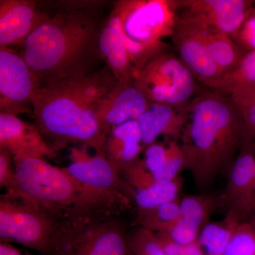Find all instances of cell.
<instances>
[{
  "label": "cell",
  "instance_id": "6da1fadb",
  "mask_svg": "<svg viewBox=\"0 0 255 255\" xmlns=\"http://www.w3.org/2000/svg\"><path fill=\"white\" fill-rule=\"evenodd\" d=\"M117 82L105 65L98 71L51 82L36 90L32 101L35 124L55 153L70 144L103 151L107 137L97 110Z\"/></svg>",
  "mask_w": 255,
  "mask_h": 255
},
{
  "label": "cell",
  "instance_id": "7a4b0ae2",
  "mask_svg": "<svg viewBox=\"0 0 255 255\" xmlns=\"http://www.w3.org/2000/svg\"><path fill=\"white\" fill-rule=\"evenodd\" d=\"M196 187L206 189L245 146V126L232 99L204 89L191 101L180 140Z\"/></svg>",
  "mask_w": 255,
  "mask_h": 255
},
{
  "label": "cell",
  "instance_id": "3957f363",
  "mask_svg": "<svg viewBox=\"0 0 255 255\" xmlns=\"http://www.w3.org/2000/svg\"><path fill=\"white\" fill-rule=\"evenodd\" d=\"M101 26L88 10L50 16L23 43L21 55L39 86L90 73Z\"/></svg>",
  "mask_w": 255,
  "mask_h": 255
},
{
  "label": "cell",
  "instance_id": "277c9868",
  "mask_svg": "<svg viewBox=\"0 0 255 255\" xmlns=\"http://www.w3.org/2000/svg\"><path fill=\"white\" fill-rule=\"evenodd\" d=\"M14 158L16 187L4 195L62 219H75L106 215L117 216L124 210L79 184L65 169L45 158Z\"/></svg>",
  "mask_w": 255,
  "mask_h": 255
},
{
  "label": "cell",
  "instance_id": "5b68a950",
  "mask_svg": "<svg viewBox=\"0 0 255 255\" xmlns=\"http://www.w3.org/2000/svg\"><path fill=\"white\" fill-rule=\"evenodd\" d=\"M112 11L119 18L124 45L135 74L151 59L173 48L162 39L173 33L177 0H123L116 3Z\"/></svg>",
  "mask_w": 255,
  "mask_h": 255
},
{
  "label": "cell",
  "instance_id": "8992f818",
  "mask_svg": "<svg viewBox=\"0 0 255 255\" xmlns=\"http://www.w3.org/2000/svg\"><path fill=\"white\" fill-rule=\"evenodd\" d=\"M51 255H132L128 234L116 216L97 215L69 219Z\"/></svg>",
  "mask_w": 255,
  "mask_h": 255
},
{
  "label": "cell",
  "instance_id": "52a82bcc",
  "mask_svg": "<svg viewBox=\"0 0 255 255\" xmlns=\"http://www.w3.org/2000/svg\"><path fill=\"white\" fill-rule=\"evenodd\" d=\"M68 220L4 194L1 196V242H12L43 255H51L58 234Z\"/></svg>",
  "mask_w": 255,
  "mask_h": 255
},
{
  "label": "cell",
  "instance_id": "ba28073f",
  "mask_svg": "<svg viewBox=\"0 0 255 255\" xmlns=\"http://www.w3.org/2000/svg\"><path fill=\"white\" fill-rule=\"evenodd\" d=\"M134 81L151 102L177 107L189 106L202 90L194 75L172 52L147 62L135 74Z\"/></svg>",
  "mask_w": 255,
  "mask_h": 255
},
{
  "label": "cell",
  "instance_id": "9c48e42d",
  "mask_svg": "<svg viewBox=\"0 0 255 255\" xmlns=\"http://www.w3.org/2000/svg\"><path fill=\"white\" fill-rule=\"evenodd\" d=\"M87 147L72 149V162L65 169L79 184L124 209L134 201L135 191L106 157L104 151L90 155Z\"/></svg>",
  "mask_w": 255,
  "mask_h": 255
},
{
  "label": "cell",
  "instance_id": "30bf717a",
  "mask_svg": "<svg viewBox=\"0 0 255 255\" xmlns=\"http://www.w3.org/2000/svg\"><path fill=\"white\" fill-rule=\"evenodd\" d=\"M39 83L21 53L0 48V113L32 114Z\"/></svg>",
  "mask_w": 255,
  "mask_h": 255
},
{
  "label": "cell",
  "instance_id": "8fae6325",
  "mask_svg": "<svg viewBox=\"0 0 255 255\" xmlns=\"http://www.w3.org/2000/svg\"><path fill=\"white\" fill-rule=\"evenodd\" d=\"M178 15L210 33L231 36L254 7V0H177Z\"/></svg>",
  "mask_w": 255,
  "mask_h": 255
},
{
  "label": "cell",
  "instance_id": "7c38bea8",
  "mask_svg": "<svg viewBox=\"0 0 255 255\" xmlns=\"http://www.w3.org/2000/svg\"><path fill=\"white\" fill-rule=\"evenodd\" d=\"M178 57L206 89L214 91L223 74L214 63L204 31L191 21L178 15L170 37Z\"/></svg>",
  "mask_w": 255,
  "mask_h": 255
},
{
  "label": "cell",
  "instance_id": "4fadbf2b",
  "mask_svg": "<svg viewBox=\"0 0 255 255\" xmlns=\"http://www.w3.org/2000/svg\"><path fill=\"white\" fill-rule=\"evenodd\" d=\"M221 205L243 220L255 210V149L253 142L242 147L228 169V182L220 196Z\"/></svg>",
  "mask_w": 255,
  "mask_h": 255
},
{
  "label": "cell",
  "instance_id": "5bb4252c",
  "mask_svg": "<svg viewBox=\"0 0 255 255\" xmlns=\"http://www.w3.org/2000/svg\"><path fill=\"white\" fill-rule=\"evenodd\" d=\"M152 103L134 79L118 80L104 97L97 110V118L106 137L114 127L137 121Z\"/></svg>",
  "mask_w": 255,
  "mask_h": 255
},
{
  "label": "cell",
  "instance_id": "9a60e30c",
  "mask_svg": "<svg viewBox=\"0 0 255 255\" xmlns=\"http://www.w3.org/2000/svg\"><path fill=\"white\" fill-rule=\"evenodd\" d=\"M50 16L33 1L1 0L0 48L23 44Z\"/></svg>",
  "mask_w": 255,
  "mask_h": 255
},
{
  "label": "cell",
  "instance_id": "2e32d148",
  "mask_svg": "<svg viewBox=\"0 0 255 255\" xmlns=\"http://www.w3.org/2000/svg\"><path fill=\"white\" fill-rule=\"evenodd\" d=\"M0 148L16 157H55L36 124L25 122L18 116L0 113Z\"/></svg>",
  "mask_w": 255,
  "mask_h": 255
},
{
  "label": "cell",
  "instance_id": "e0dca14e",
  "mask_svg": "<svg viewBox=\"0 0 255 255\" xmlns=\"http://www.w3.org/2000/svg\"><path fill=\"white\" fill-rule=\"evenodd\" d=\"M189 107H177L152 102L137 119L143 147L155 143L159 137L180 140L189 118Z\"/></svg>",
  "mask_w": 255,
  "mask_h": 255
},
{
  "label": "cell",
  "instance_id": "ac0fdd59",
  "mask_svg": "<svg viewBox=\"0 0 255 255\" xmlns=\"http://www.w3.org/2000/svg\"><path fill=\"white\" fill-rule=\"evenodd\" d=\"M98 51L119 81L134 79L135 70L124 45L119 18L114 11L101 26Z\"/></svg>",
  "mask_w": 255,
  "mask_h": 255
},
{
  "label": "cell",
  "instance_id": "d6986e66",
  "mask_svg": "<svg viewBox=\"0 0 255 255\" xmlns=\"http://www.w3.org/2000/svg\"><path fill=\"white\" fill-rule=\"evenodd\" d=\"M141 133L137 121L114 127L107 135L103 151L106 157L121 174L140 158L143 150Z\"/></svg>",
  "mask_w": 255,
  "mask_h": 255
},
{
  "label": "cell",
  "instance_id": "ffe728a7",
  "mask_svg": "<svg viewBox=\"0 0 255 255\" xmlns=\"http://www.w3.org/2000/svg\"><path fill=\"white\" fill-rule=\"evenodd\" d=\"M243 220L232 210L220 222L209 223L201 230L198 243L204 255H223L229 242Z\"/></svg>",
  "mask_w": 255,
  "mask_h": 255
},
{
  "label": "cell",
  "instance_id": "44dd1931",
  "mask_svg": "<svg viewBox=\"0 0 255 255\" xmlns=\"http://www.w3.org/2000/svg\"><path fill=\"white\" fill-rule=\"evenodd\" d=\"M219 205H221L220 196L215 194L185 196L179 200V221L186 227L200 234L201 230L209 223L210 217Z\"/></svg>",
  "mask_w": 255,
  "mask_h": 255
},
{
  "label": "cell",
  "instance_id": "7402d4cb",
  "mask_svg": "<svg viewBox=\"0 0 255 255\" xmlns=\"http://www.w3.org/2000/svg\"><path fill=\"white\" fill-rule=\"evenodd\" d=\"M203 31L211 57L223 75L234 70L247 52L242 50L229 35Z\"/></svg>",
  "mask_w": 255,
  "mask_h": 255
},
{
  "label": "cell",
  "instance_id": "603a6c76",
  "mask_svg": "<svg viewBox=\"0 0 255 255\" xmlns=\"http://www.w3.org/2000/svg\"><path fill=\"white\" fill-rule=\"evenodd\" d=\"M180 218L179 200L166 203L149 209H137L139 227L155 233H167Z\"/></svg>",
  "mask_w": 255,
  "mask_h": 255
},
{
  "label": "cell",
  "instance_id": "cb8c5ba5",
  "mask_svg": "<svg viewBox=\"0 0 255 255\" xmlns=\"http://www.w3.org/2000/svg\"><path fill=\"white\" fill-rule=\"evenodd\" d=\"M183 179H177L167 183L156 182L145 189L135 191V201L137 209H149L166 203L178 200L182 189Z\"/></svg>",
  "mask_w": 255,
  "mask_h": 255
},
{
  "label": "cell",
  "instance_id": "d4e9b609",
  "mask_svg": "<svg viewBox=\"0 0 255 255\" xmlns=\"http://www.w3.org/2000/svg\"><path fill=\"white\" fill-rule=\"evenodd\" d=\"M255 85V50L247 52L232 71L221 78L214 92L229 97L241 87Z\"/></svg>",
  "mask_w": 255,
  "mask_h": 255
},
{
  "label": "cell",
  "instance_id": "484cf974",
  "mask_svg": "<svg viewBox=\"0 0 255 255\" xmlns=\"http://www.w3.org/2000/svg\"><path fill=\"white\" fill-rule=\"evenodd\" d=\"M243 118L245 126V146L255 138V85L241 87L229 96Z\"/></svg>",
  "mask_w": 255,
  "mask_h": 255
},
{
  "label": "cell",
  "instance_id": "4316f807",
  "mask_svg": "<svg viewBox=\"0 0 255 255\" xmlns=\"http://www.w3.org/2000/svg\"><path fill=\"white\" fill-rule=\"evenodd\" d=\"M187 169V159L179 140H169V151L163 165L153 173L155 180L162 183L172 182Z\"/></svg>",
  "mask_w": 255,
  "mask_h": 255
},
{
  "label": "cell",
  "instance_id": "83f0119b",
  "mask_svg": "<svg viewBox=\"0 0 255 255\" xmlns=\"http://www.w3.org/2000/svg\"><path fill=\"white\" fill-rule=\"evenodd\" d=\"M128 243L132 255H167L157 234L138 227L128 234Z\"/></svg>",
  "mask_w": 255,
  "mask_h": 255
},
{
  "label": "cell",
  "instance_id": "f1b7e54d",
  "mask_svg": "<svg viewBox=\"0 0 255 255\" xmlns=\"http://www.w3.org/2000/svg\"><path fill=\"white\" fill-rule=\"evenodd\" d=\"M223 255H255V230L250 221H242Z\"/></svg>",
  "mask_w": 255,
  "mask_h": 255
},
{
  "label": "cell",
  "instance_id": "f546056e",
  "mask_svg": "<svg viewBox=\"0 0 255 255\" xmlns=\"http://www.w3.org/2000/svg\"><path fill=\"white\" fill-rule=\"evenodd\" d=\"M231 36L233 41L244 51L255 50V6Z\"/></svg>",
  "mask_w": 255,
  "mask_h": 255
},
{
  "label": "cell",
  "instance_id": "4dcf8cb0",
  "mask_svg": "<svg viewBox=\"0 0 255 255\" xmlns=\"http://www.w3.org/2000/svg\"><path fill=\"white\" fill-rule=\"evenodd\" d=\"M144 157L142 159L145 168L153 173L163 165L169 151V141L155 142L144 147Z\"/></svg>",
  "mask_w": 255,
  "mask_h": 255
},
{
  "label": "cell",
  "instance_id": "1f68e13d",
  "mask_svg": "<svg viewBox=\"0 0 255 255\" xmlns=\"http://www.w3.org/2000/svg\"><path fill=\"white\" fill-rule=\"evenodd\" d=\"M0 187L6 189V193L13 192L16 187L14 158L4 148H0Z\"/></svg>",
  "mask_w": 255,
  "mask_h": 255
},
{
  "label": "cell",
  "instance_id": "d6a6232c",
  "mask_svg": "<svg viewBox=\"0 0 255 255\" xmlns=\"http://www.w3.org/2000/svg\"><path fill=\"white\" fill-rule=\"evenodd\" d=\"M167 255H204L198 241L189 246L174 243L163 233H155Z\"/></svg>",
  "mask_w": 255,
  "mask_h": 255
},
{
  "label": "cell",
  "instance_id": "836d02e7",
  "mask_svg": "<svg viewBox=\"0 0 255 255\" xmlns=\"http://www.w3.org/2000/svg\"><path fill=\"white\" fill-rule=\"evenodd\" d=\"M0 255H32L28 253H22L9 243L1 242Z\"/></svg>",
  "mask_w": 255,
  "mask_h": 255
},
{
  "label": "cell",
  "instance_id": "e575fe53",
  "mask_svg": "<svg viewBox=\"0 0 255 255\" xmlns=\"http://www.w3.org/2000/svg\"><path fill=\"white\" fill-rule=\"evenodd\" d=\"M249 217L250 223H251L252 226H253V228H254L255 230V210L251 215H250Z\"/></svg>",
  "mask_w": 255,
  "mask_h": 255
},
{
  "label": "cell",
  "instance_id": "d590c367",
  "mask_svg": "<svg viewBox=\"0 0 255 255\" xmlns=\"http://www.w3.org/2000/svg\"><path fill=\"white\" fill-rule=\"evenodd\" d=\"M253 142V144H254V146H255V141L254 142Z\"/></svg>",
  "mask_w": 255,
  "mask_h": 255
},
{
  "label": "cell",
  "instance_id": "8d00e7d4",
  "mask_svg": "<svg viewBox=\"0 0 255 255\" xmlns=\"http://www.w3.org/2000/svg\"></svg>",
  "mask_w": 255,
  "mask_h": 255
},
{
  "label": "cell",
  "instance_id": "74e56055",
  "mask_svg": "<svg viewBox=\"0 0 255 255\" xmlns=\"http://www.w3.org/2000/svg\"></svg>",
  "mask_w": 255,
  "mask_h": 255
}]
</instances>
